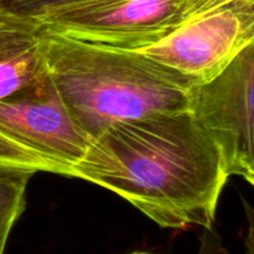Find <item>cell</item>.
Instances as JSON below:
<instances>
[{
	"mask_svg": "<svg viewBox=\"0 0 254 254\" xmlns=\"http://www.w3.org/2000/svg\"><path fill=\"white\" fill-rule=\"evenodd\" d=\"M79 1L84 0H0V6L37 19L50 10Z\"/></svg>",
	"mask_w": 254,
	"mask_h": 254,
	"instance_id": "9c48e42d",
	"label": "cell"
},
{
	"mask_svg": "<svg viewBox=\"0 0 254 254\" xmlns=\"http://www.w3.org/2000/svg\"><path fill=\"white\" fill-rule=\"evenodd\" d=\"M197 254H228V251L223 246L222 237L213 226L203 228Z\"/></svg>",
	"mask_w": 254,
	"mask_h": 254,
	"instance_id": "30bf717a",
	"label": "cell"
},
{
	"mask_svg": "<svg viewBox=\"0 0 254 254\" xmlns=\"http://www.w3.org/2000/svg\"><path fill=\"white\" fill-rule=\"evenodd\" d=\"M129 254H156V253H151V252H144V251H136V252H131Z\"/></svg>",
	"mask_w": 254,
	"mask_h": 254,
	"instance_id": "4fadbf2b",
	"label": "cell"
},
{
	"mask_svg": "<svg viewBox=\"0 0 254 254\" xmlns=\"http://www.w3.org/2000/svg\"><path fill=\"white\" fill-rule=\"evenodd\" d=\"M42 49L52 83L91 140L119 122L190 109L191 89L133 50L45 31Z\"/></svg>",
	"mask_w": 254,
	"mask_h": 254,
	"instance_id": "7a4b0ae2",
	"label": "cell"
},
{
	"mask_svg": "<svg viewBox=\"0 0 254 254\" xmlns=\"http://www.w3.org/2000/svg\"><path fill=\"white\" fill-rule=\"evenodd\" d=\"M242 203L248 222V232L247 237H246V254H254V207L245 198H242Z\"/></svg>",
	"mask_w": 254,
	"mask_h": 254,
	"instance_id": "8fae6325",
	"label": "cell"
},
{
	"mask_svg": "<svg viewBox=\"0 0 254 254\" xmlns=\"http://www.w3.org/2000/svg\"><path fill=\"white\" fill-rule=\"evenodd\" d=\"M253 174H254V173H253Z\"/></svg>",
	"mask_w": 254,
	"mask_h": 254,
	"instance_id": "5bb4252c",
	"label": "cell"
},
{
	"mask_svg": "<svg viewBox=\"0 0 254 254\" xmlns=\"http://www.w3.org/2000/svg\"><path fill=\"white\" fill-rule=\"evenodd\" d=\"M0 136L69 176L91 139L77 126L49 73L39 83L0 99Z\"/></svg>",
	"mask_w": 254,
	"mask_h": 254,
	"instance_id": "8992f818",
	"label": "cell"
},
{
	"mask_svg": "<svg viewBox=\"0 0 254 254\" xmlns=\"http://www.w3.org/2000/svg\"><path fill=\"white\" fill-rule=\"evenodd\" d=\"M190 111L217 144L228 175H252L254 41L215 78L191 89Z\"/></svg>",
	"mask_w": 254,
	"mask_h": 254,
	"instance_id": "5b68a950",
	"label": "cell"
},
{
	"mask_svg": "<svg viewBox=\"0 0 254 254\" xmlns=\"http://www.w3.org/2000/svg\"><path fill=\"white\" fill-rule=\"evenodd\" d=\"M246 180L248 181V183L251 184V185L254 186V174H252V175H250L248 178H246Z\"/></svg>",
	"mask_w": 254,
	"mask_h": 254,
	"instance_id": "7c38bea8",
	"label": "cell"
},
{
	"mask_svg": "<svg viewBox=\"0 0 254 254\" xmlns=\"http://www.w3.org/2000/svg\"><path fill=\"white\" fill-rule=\"evenodd\" d=\"M42 40L39 20L0 6V99L46 78Z\"/></svg>",
	"mask_w": 254,
	"mask_h": 254,
	"instance_id": "52a82bcc",
	"label": "cell"
},
{
	"mask_svg": "<svg viewBox=\"0 0 254 254\" xmlns=\"http://www.w3.org/2000/svg\"><path fill=\"white\" fill-rule=\"evenodd\" d=\"M254 41V0H222L160 41L133 50L192 89L215 78Z\"/></svg>",
	"mask_w": 254,
	"mask_h": 254,
	"instance_id": "277c9868",
	"label": "cell"
},
{
	"mask_svg": "<svg viewBox=\"0 0 254 254\" xmlns=\"http://www.w3.org/2000/svg\"><path fill=\"white\" fill-rule=\"evenodd\" d=\"M35 171L0 166V254L5 253L12 227L25 210L26 189Z\"/></svg>",
	"mask_w": 254,
	"mask_h": 254,
	"instance_id": "ba28073f",
	"label": "cell"
},
{
	"mask_svg": "<svg viewBox=\"0 0 254 254\" xmlns=\"http://www.w3.org/2000/svg\"><path fill=\"white\" fill-rule=\"evenodd\" d=\"M69 176L117 193L173 230L213 226L230 178L217 144L190 109L108 127Z\"/></svg>",
	"mask_w": 254,
	"mask_h": 254,
	"instance_id": "6da1fadb",
	"label": "cell"
},
{
	"mask_svg": "<svg viewBox=\"0 0 254 254\" xmlns=\"http://www.w3.org/2000/svg\"><path fill=\"white\" fill-rule=\"evenodd\" d=\"M222 0H84L45 12L47 34L138 50L160 41L190 17Z\"/></svg>",
	"mask_w": 254,
	"mask_h": 254,
	"instance_id": "3957f363",
	"label": "cell"
}]
</instances>
